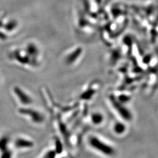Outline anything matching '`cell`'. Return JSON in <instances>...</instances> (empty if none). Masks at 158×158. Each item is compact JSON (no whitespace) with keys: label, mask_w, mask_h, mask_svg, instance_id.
I'll return each instance as SVG.
<instances>
[{"label":"cell","mask_w":158,"mask_h":158,"mask_svg":"<svg viewBox=\"0 0 158 158\" xmlns=\"http://www.w3.org/2000/svg\"><path fill=\"white\" fill-rule=\"evenodd\" d=\"M12 153L11 151L9 150L8 149L6 151L2 152L1 155L0 156V158H12Z\"/></svg>","instance_id":"cell-5"},{"label":"cell","mask_w":158,"mask_h":158,"mask_svg":"<svg viewBox=\"0 0 158 158\" xmlns=\"http://www.w3.org/2000/svg\"><path fill=\"white\" fill-rule=\"evenodd\" d=\"M103 120L102 115L98 114H95L92 116V121L94 124H100Z\"/></svg>","instance_id":"cell-4"},{"label":"cell","mask_w":158,"mask_h":158,"mask_svg":"<svg viewBox=\"0 0 158 158\" xmlns=\"http://www.w3.org/2000/svg\"><path fill=\"white\" fill-rule=\"evenodd\" d=\"M15 145L18 148H29L34 146V143L26 139L19 138L15 142Z\"/></svg>","instance_id":"cell-2"},{"label":"cell","mask_w":158,"mask_h":158,"mask_svg":"<svg viewBox=\"0 0 158 158\" xmlns=\"http://www.w3.org/2000/svg\"><path fill=\"white\" fill-rule=\"evenodd\" d=\"M89 142L91 147L103 155L108 156H111L114 155L115 151L113 147L96 136L90 137Z\"/></svg>","instance_id":"cell-1"},{"label":"cell","mask_w":158,"mask_h":158,"mask_svg":"<svg viewBox=\"0 0 158 158\" xmlns=\"http://www.w3.org/2000/svg\"><path fill=\"white\" fill-rule=\"evenodd\" d=\"M10 139L8 136H2L0 138V152H3L8 149Z\"/></svg>","instance_id":"cell-3"},{"label":"cell","mask_w":158,"mask_h":158,"mask_svg":"<svg viewBox=\"0 0 158 158\" xmlns=\"http://www.w3.org/2000/svg\"><path fill=\"white\" fill-rule=\"evenodd\" d=\"M115 131L117 134L122 133L123 131H124V127L120 124L116 125L115 127Z\"/></svg>","instance_id":"cell-6"}]
</instances>
